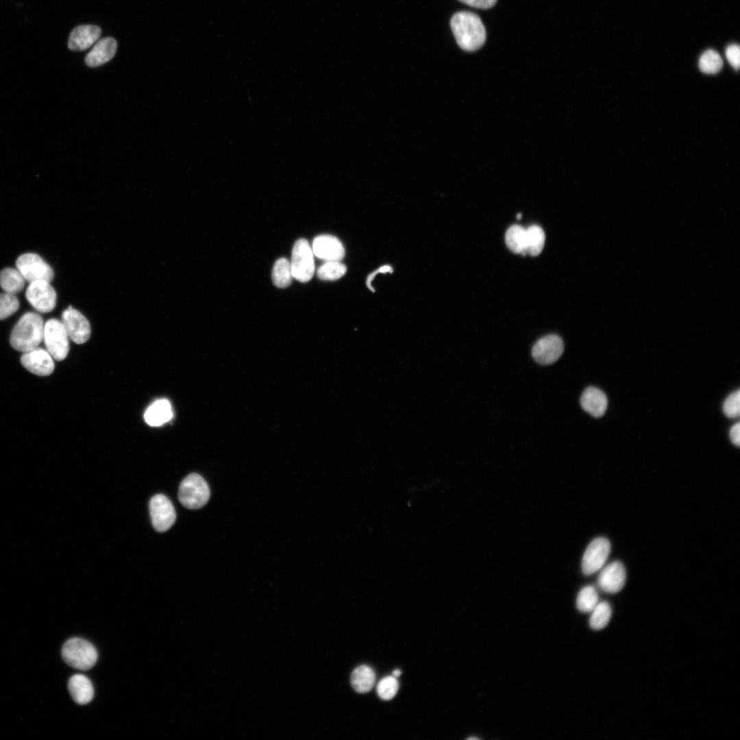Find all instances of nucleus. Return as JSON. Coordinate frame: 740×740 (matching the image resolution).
Wrapping results in <instances>:
<instances>
[{"mask_svg":"<svg viewBox=\"0 0 740 740\" xmlns=\"http://www.w3.org/2000/svg\"><path fill=\"white\" fill-rule=\"evenodd\" d=\"M149 512L153 528L158 532L168 530L175 523L176 513L169 499L162 494H157L149 502Z\"/></svg>","mask_w":740,"mask_h":740,"instance_id":"obj_9","label":"nucleus"},{"mask_svg":"<svg viewBox=\"0 0 740 740\" xmlns=\"http://www.w3.org/2000/svg\"><path fill=\"white\" fill-rule=\"evenodd\" d=\"M25 280L17 269L5 268L0 272V286L5 293L15 295L21 292Z\"/></svg>","mask_w":740,"mask_h":740,"instance_id":"obj_22","label":"nucleus"},{"mask_svg":"<svg viewBox=\"0 0 740 740\" xmlns=\"http://www.w3.org/2000/svg\"><path fill=\"white\" fill-rule=\"evenodd\" d=\"M210 488L203 477L196 473L187 476L180 483L178 498L186 508L197 509L209 500Z\"/></svg>","mask_w":740,"mask_h":740,"instance_id":"obj_4","label":"nucleus"},{"mask_svg":"<svg viewBox=\"0 0 740 740\" xmlns=\"http://www.w3.org/2000/svg\"><path fill=\"white\" fill-rule=\"evenodd\" d=\"M564 350L563 339L556 334H550L539 339L534 345L532 355L539 364L547 365L556 362Z\"/></svg>","mask_w":740,"mask_h":740,"instance_id":"obj_11","label":"nucleus"},{"mask_svg":"<svg viewBox=\"0 0 740 740\" xmlns=\"http://www.w3.org/2000/svg\"><path fill=\"white\" fill-rule=\"evenodd\" d=\"M589 625L594 630L604 628L610 621L612 609L607 602H601L591 610Z\"/></svg>","mask_w":740,"mask_h":740,"instance_id":"obj_26","label":"nucleus"},{"mask_svg":"<svg viewBox=\"0 0 740 740\" xmlns=\"http://www.w3.org/2000/svg\"><path fill=\"white\" fill-rule=\"evenodd\" d=\"M293 278L290 261L286 258L278 259L272 270L273 284L278 288H285L291 284Z\"/></svg>","mask_w":740,"mask_h":740,"instance_id":"obj_24","label":"nucleus"},{"mask_svg":"<svg viewBox=\"0 0 740 740\" xmlns=\"http://www.w3.org/2000/svg\"><path fill=\"white\" fill-rule=\"evenodd\" d=\"M398 688L399 682L397 678L393 676H386L378 682L377 693L381 699L389 700L395 695Z\"/></svg>","mask_w":740,"mask_h":740,"instance_id":"obj_30","label":"nucleus"},{"mask_svg":"<svg viewBox=\"0 0 740 740\" xmlns=\"http://www.w3.org/2000/svg\"><path fill=\"white\" fill-rule=\"evenodd\" d=\"M117 42L112 37L99 40L86 55L85 62L90 67L101 66L110 61L115 55Z\"/></svg>","mask_w":740,"mask_h":740,"instance_id":"obj_17","label":"nucleus"},{"mask_svg":"<svg viewBox=\"0 0 740 740\" xmlns=\"http://www.w3.org/2000/svg\"><path fill=\"white\" fill-rule=\"evenodd\" d=\"M610 551V543L604 537L593 540L587 547L582 560V569L585 575H591L602 568Z\"/></svg>","mask_w":740,"mask_h":740,"instance_id":"obj_10","label":"nucleus"},{"mask_svg":"<svg viewBox=\"0 0 740 740\" xmlns=\"http://www.w3.org/2000/svg\"><path fill=\"white\" fill-rule=\"evenodd\" d=\"M468 739H471V740H472V739H478V738H477V737H471L468 738Z\"/></svg>","mask_w":740,"mask_h":740,"instance_id":"obj_38","label":"nucleus"},{"mask_svg":"<svg viewBox=\"0 0 740 740\" xmlns=\"http://www.w3.org/2000/svg\"><path fill=\"white\" fill-rule=\"evenodd\" d=\"M19 308V301L15 295L0 293V320L14 314Z\"/></svg>","mask_w":740,"mask_h":740,"instance_id":"obj_31","label":"nucleus"},{"mask_svg":"<svg viewBox=\"0 0 740 740\" xmlns=\"http://www.w3.org/2000/svg\"><path fill=\"white\" fill-rule=\"evenodd\" d=\"M16 269L29 283L53 278L52 268L38 254L27 253L20 256L16 262Z\"/></svg>","mask_w":740,"mask_h":740,"instance_id":"obj_7","label":"nucleus"},{"mask_svg":"<svg viewBox=\"0 0 740 740\" xmlns=\"http://www.w3.org/2000/svg\"><path fill=\"white\" fill-rule=\"evenodd\" d=\"M459 1L469 6L479 8L488 9L493 7L497 0H458Z\"/></svg>","mask_w":740,"mask_h":740,"instance_id":"obj_34","label":"nucleus"},{"mask_svg":"<svg viewBox=\"0 0 740 740\" xmlns=\"http://www.w3.org/2000/svg\"><path fill=\"white\" fill-rule=\"evenodd\" d=\"M582 408L595 417H602L606 410L608 401L606 395L599 388H587L580 397Z\"/></svg>","mask_w":740,"mask_h":740,"instance_id":"obj_18","label":"nucleus"},{"mask_svg":"<svg viewBox=\"0 0 740 740\" xmlns=\"http://www.w3.org/2000/svg\"><path fill=\"white\" fill-rule=\"evenodd\" d=\"M723 66L720 55L715 50L704 52L699 59V68L705 73L713 74L719 71Z\"/></svg>","mask_w":740,"mask_h":740,"instance_id":"obj_28","label":"nucleus"},{"mask_svg":"<svg viewBox=\"0 0 740 740\" xmlns=\"http://www.w3.org/2000/svg\"><path fill=\"white\" fill-rule=\"evenodd\" d=\"M69 337L62 321L48 320L44 325L43 340L47 350L55 360H63L69 351Z\"/></svg>","mask_w":740,"mask_h":740,"instance_id":"obj_6","label":"nucleus"},{"mask_svg":"<svg viewBox=\"0 0 740 740\" xmlns=\"http://www.w3.org/2000/svg\"><path fill=\"white\" fill-rule=\"evenodd\" d=\"M144 417L151 426H159L168 422L173 417L170 402L166 399L156 400L147 409Z\"/></svg>","mask_w":740,"mask_h":740,"instance_id":"obj_20","label":"nucleus"},{"mask_svg":"<svg viewBox=\"0 0 740 740\" xmlns=\"http://www.w3.org/2000/svg\"><path fill=\"white\" fill-rule=\"evenodd\" d=\"M450 27L457 44L465 51H476L486 41L485 27L480 18L473 12L455 13L450 19Z\"/></svg>","mask_w":740,"mask_h":740,"instance_id":"obj_1","label":"nucleus"},{"mask_svg":"<svg viewBox=\"0 0 740 740\" xmlns=\"http://www.w3.org/2000/svg\"><path fill=\"white\" fill-rule=\"evenodd\" d=\"M626 579L625 568L619 561H614L605 566L597 578L599 588L608 593H615L622 589Z\"/></svg>","mask_w":740,"mask_h":740,"instance_id":"obj_14","label":"nucleus"},{"mask_svg":"<svg viewBox=\"0 0 740 740\" xmlns=\"http://www.w3.org/2000/svg\"><path fill=\"white\" fill-rule=\"evenodd\" d=\"M526 229L527 245L526 255L538 256L543 249L545 234L543 230L537 225H532Z\"/></svg>","mask_w":740,"mask_h":740,"instance_id":"obj_25","label":"nucleus"},{"mask_svg":"<svg viewBox=\"0 0 740 740\" xmlns=\"http://www.w3.org/2000/svg\"><path fill=\"white\" fill-rule=\"evenodd\" d=\"M69 692L73 700L79 704H86L93 698L94 689L90 680L84 675L73 676L68 683Z\"/></svg>","mask_w":740,"mask_h":740,"instance_id":"obj_19","label":"nucleus"},{"mask_svg":"<svg viewBox=\"0 0 740 740\" xmlns=\"http://www.w3.org/2000/svg\"><path fill=\"white\" fill-rule=\"evenodd\" d=\"M101 29L95 25H82L71 32L68 47L70 50L81 51L87 49L100 38Z\"/></svg>","mask_w":740,"mask_h":740,"instance_id":"obj_16","label":"nucleus"},{"mask_svg":"<svg viewBox=\"0 0 740 740\" xmlns=\"http://www.w3.org/2000/svg\"><path fill=\"white\" fill-rule=\"evenodd\" d=\"M375 674L373 669L367 665L356 667L351 676V684L354 689L358 693L369 691L375 682Z\"/></svg>","mask_w":740,"mask_h":740,"instance_id":"obj_21","label":"nucleus"},{"mask_svg":"<svg viewBox=\"0 0 740 740\" xmlns=\"http://www.w3.org/2000/svg\"><path fill=\"white\" fill-rule=\"evenodd\" d=\"M314 254L308 241L299 238L293 249L291 267L293 278L301 282H308L314 273Z\"/></svg>","mask_w":740,"mask_h":740,"instance_id":"obj_5","label":"nucleus"},{"mask_svg":"<svg viewBox=\"0 0 740 740\" xmlns=\"http://www.w3.org/2000/svg\"><path fill=\"white\" fill-rule=\"evenodd\" d=\"M521 216H522V215H521V213H519V214H518L517 215V219H521Z\"/></svg>","mask_w":740,"mask_h":740,"instance_id":"obj_37","label":"nucleus"},{"mask_svg":"<svg viewBox=\"0 0 740 740\" xmlns=\"http://www.w3.org/2000/svg\"><path fill=\"white\" fill-rule=\"evenodd\" d=\"M526 229L519 225H513L506 231L505 241L507 247L515 254L526 255Z\"/></svg>","mask_w":740,"mask_h":740,"instance_id":"obj_23","label":"nucleus"},{"mask_svg":"<svg viewBox=\"0 0 740 740\" xmlns=\"http://www.w3.org/2000/svg\"><path fill=\"white\" fill-rule=\"evenodd\" d=\"M726 57L730 65L737 71L740 64V48L737 44H731L726 49Z\"/></svg>","mask_w":740,"mask_h":740,"instance_id":"obj_33","label":"nucleus"},{"mask_svg":"<svg viewBox=\"0 0 740 740\" xmlns=\"http://www.w3.org/2000/svg\"><path fill=\"white\" fill-rule=\"evenodd\" d=\"M599 602L598 594L595 588L588 585L583 587L578 594L576 606L583 613H591Z\"/></svg>","mask_w":740,"mask_h":740,"instance_id":"obj_27","label":"nucleus"},{"mask_svg":"<svg viewBox=\"0 0 740 740\" xmlns=\"http://www.w3.org/2000/svg\"><path fill=\"white\" fill-rule=\"evenodd\" d=\"M312 249L317 258L325 262L340 261L345 256V249L340 240L328 234L315 237Z\"/></svg>","mask_w":740,"mask_h":740,"instance_id":"obj_15","label":"nucleus"},{"mask_svg":"<svg viewBox=\"0 0 740 740\" xmlns=\"http://www.w3.org/2000/svg\"><path fill=\"white\" fill-rule=\"evenodd\" d=\"M740 391L732 393L725 399L723 404L724 413L729 418H737L740 413Z\"/></svg>","mask_w":740,"mask_h":740,"instance_id":"obj_32","label":"nucleus"},{"mask_svg":"<svg viewBox=\"0 0 740 740\" xmlns=\"http://www.w3.org/2000/svg\"><path fill=\"white\" fill-rule=\"evenodd\" d=\"M25 296L29 303L40 312H49L56 305V292L47 281L38 280L29 283Z\"/></svg>","mask_w":740,"mask_h":740,"instance_id":"obj_8","label":"nucleus"},{"mask_svg":"<svg viewBox=\"0 0 740 740\" xmlns=\"http://www.w3.org/2000/svg\"><path fill=\"white\" fill-rule=\"evenodd\" d=\"M62 656L71 667L87 670L95 665L98 655L95 648L89 641L74 637L66 641L62 648Z\"/></svg>","mask_w":740,"mask_h":740,"instance_id":"obj_3","label":"nucleus"},{"mask_svg":"<svg viewBox=\"0 0 740 740\" xmlns=\"http://www.w3.org/2000/svg\"><path fill=\"white\" fill-rule=\"evenodd\" d=\"M401 673H402L401 671L399 669H395L393 671L392 676L395 677V678H397L401 675Z\"/></svg>","mask_w":740,"mask_h":740,"instance_id":"obj_36","label":"nucleus"},{"mask_svg":"<svg viewBox=\"0 0 740 740\" xmlns=\"http://www.w3.org/2000/svg\"><path fill=\"white\" fill-rule=\"evenodd\" d=\"M42 318L37 313L24 314L14 325L10 334L12 347L19 352H27L38 347L43 340Z\"/></svg>","mask_w":740,"mask_h":740,"instance_id":"obj_2","label":"nucleus"},{"mask_svg":"<svg viewBox=\"0 0 740 740\" xmlns=\"http://www.w3.org/2000/svg\"><path fill=\"white\" fill-rule=\"evenodd\" d=\"M70 339L77 344L86 342L90 336V325L79 311L67 308L62 314L61 320Z\"/></svg>","mask_w":740,"mask_h":740,"instance_id":"obj_12","label":"nucleus"},{"mask_svg":"<svg viewBox=\"0 0 740 740\" xmlns=\"http://www.w3.org/2000/svg\"><path fill=\"white\" fill-rule=\"evenodd\" d=\"M346 271L345 265L340 261H328L318 268L317 273L321 280H336L343 277Z\"/></svg>","mask_w":740,"mask_h":740,"instance_id":"obj_29","label":"nucleus"},{"mask_svg":"<svg viewBox=\"0 0 740 740\" xmlns=\"http://www.w3.org/2000/svg\"><path fill=\"white\" fill-rule=\"evenodd\" d=\"M21 362L26 369L40 376L49 375L54 369L53 357L47 350L38 347L25 352L21 358Z\"/></svg>","mask_w":740,"mask_h":740,"instance_id":"obj_13","label":"nucleus"},{"mask_svg":"<svg viewBox=\"0 0 740 740\" xmlns=\"http://www.w3.org/2000/svg\"><path fill=\"white\" fill-rule=\"evenodd\" d=\"M730 439L733 444L739 446L740 444V423L737 422L730 428Z\"/></svg>","mask_w":740,"mask_h":740,"instance_id":"obj_35","label":"nucleus"}]
</instances>
